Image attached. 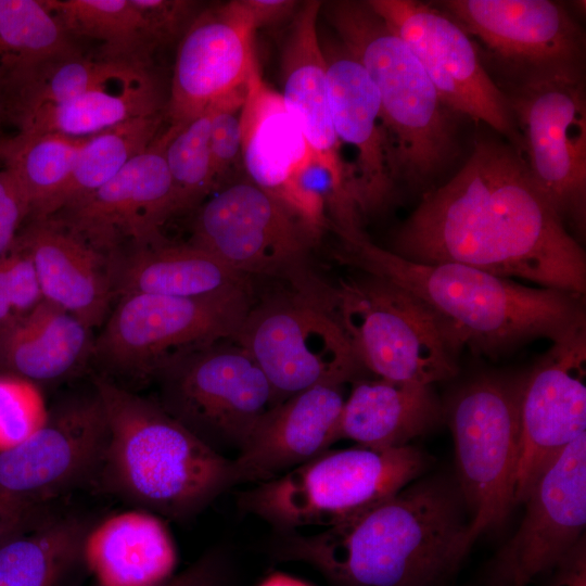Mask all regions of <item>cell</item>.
Segmentation results:
<instances>
[{
    "label": "cell",
    "mask_w": 586,
    "mask_h": 586,
    "mask_svg": "<svg viewBox=\"0 0 586 586\" xmlns=\"http://www.w3.org/2000/svg\"><path fill=\"white\" fill-rule=\"evenodd\" d=\"M91 332L73 314L42 301L0 336V364L36 384L64 380L92 356Z\"/></svg>",
    "instance_id": "29"
},
{
    "label": "cell",
    "mask_w": 586,
    "mask_h": 586,
    "mask_svg": "<svg viewBox=\"0 0 586 586\" xmlns=\"http://www.w3.org/2000/svg\"><path fill=\"white\" fill-rule=\"evenodd\" d=\"M525 378L526 372L479 374L459 388L447 408L471 545L500 526L515 504Z\"/></svg>",
    "instance_id": "9"
},
{
    "label": "cell",
    "mask_w": 586,
    "mask_h": 586,
    "mask_svg": "<svg viewBox=\"0 0 586 586\" xmlns=\"http://www.w3.org/2000/svg\"><path fill=\"white\" fill-rule=\"evenodd\" d=\"M585 375L586 328L552 342L526 372L514 502H524L549 466L586 432Z\"/></svg>",
    "instance_id": "18"
},
{
    "label": "cell",
    "mask_w": 586,
    "mask_h": 586,
    "mask_svg": "<svg viewBox=\"0 0 586 586\" xmlns=\"http://www.w3.org/2000/svg\"><path fill=\"white\" fill-rule=\"evenodd\" d=\"M109 440L103 404L74 397L49 409L44 423L0 450V501L37 511L60 494L98 477Z\"/></svg>",
    "instance_id": "15"
},
{
    "label": "cell",
    "mask_w": 586,
    "mask_h": 586,
    "mask_svg": "<svg viewBox=\"0 0 586 586\" xmlns=\"http://www.w3.org/2000/svg\"><path fill=\"white\" fill-rule=\"evenodd\" d=\"M233 340L265 374L276 405L317 384H345L360 367L333 315L298 294L253 303Z\"/></svg>",
    "instance_id": "12"
},
{
    "label": "cell",
    "mask_w": 586,
    "mask_h": 586,
    "mask_svg": "<svg viewBox=\"0 0 586 586\" xmlns=\"http://www.w3.org/2000/svg\"><path fill=\"white\" fill-rule=\"evenodd\" d=\"M107 420L104 489L157 517L187 521L235 485L232 458L193 435L156 400L93 375Z\"/></svg>",
    "instance_id": "4"
},
{
    "label": "cell",
    "mask_w": 586,
    "mask_h": 586,
    "mask_svg": "<svg viewBox=\"0 0 586 586\" xmlns=\"http://www.w3.org/2000/svg\"><path fill=\"white\" fill-rule=\"evenodd\" d=\"M313 154L280 93L257 72L242 111V160L247 179L283 204L297 173Z\"/></svg>",
    "instance_id": "28"
},
{
    "label": "cell",
    "mask_w": 586,
    "mask_h": 586,
    "mask_svg": "<svg viewBox=\"0 0 586 586\" xmlns=\"http://www.w3.org/2000/svg\"><path fill=\"white\" fill-rule=\"evenodd\" d=\"M549 572L547 586H586L585 537Z\"/></svg>",
    "instance_id": "44"
},
{
    "label": "cell",
    "mask_w": 586,
    "mask_h": 586,
    "mask_svg": "<svg viewBox=\"0 0 586 586\" xmlns=\"http://www.w3.org/2000/svg\"><path fill=\"white\" fill-rule=\"evenodd\" d=\"M255 26L240 0L203 9L191 23L176 53L168 125H179L244 89L258 72Z\"/></svg>",
    "instance_id": "20"
},
{
    "label": "cell",
    "mask_w": 586,
    "mask_h": 586,
    "mask_svg": "<svg viewBox=\"0 0 586 586\" xmlns=\"http://www.w3.org/2000/svg\"><path fill=\"white\" fill-rule=\"evenodd\" d=\"M430 462L425 453L411 445L385 450L364 446L328 449L240 492L237 502L276 533L310 525L329 527L397 493Z\"/></svg>",
    "instance_id": "6"
},
{
    "label": "cell",
    "mask_w": 586,
    "mask_h": 586,
    "mask_svg": "<svg viewBox=\"0 0 586 586\" xmlns=\"http://www.w3.org/2000/svg\"><path fill=\"white\" fill-rule=\"evenodd\" d=\"M165 129L109 182L46 217L65 227L109 258L162 238L174 215Z\"/></svg>",
    "instance_id": "19"
},
{
    "label": "cell",
    "mask_w": 586,
    "mask_h": 586,
    "mask_svg": "<svg viewBox=\"0 0 586 586\" xmlns=\"http://www.w3.org/2000/svg\"><path fill=\"white\" fill-rule=\"evenodd\" d=\"M343 383H321L271 407L243 450L232 458L234 482L276 479L327 451L340 440Z\"/></svg>",
    "instance_id": "22"
},
{
    "label": "cell",
    "mask_w": 586,
    "mask_h": 586,
    "mask_svg": "<svg viewBox=\"0 0 586 586\" xmlns=\"http://www.w3.org/2000/svg\"><path fill=\"white\" fill-rule=\"evenodd\" d=\"M443 415L431 385L357 381L345 398L339 436L372 449L399 448L433 429Z\"/></svg>",
    "instance_id": "26"
},
{
    "label": "cell",
    "mask_w": 586,
    "mask_h": 586,
    "mask_svg": "<svg viewBox=\"0 0 586 586\" xmlns=\"http://www.w3.org/2000/svg\"><path fill=\"white\" fill-rule=\"evenodd\" d=\"M524 502L520 527L491 565L488 586H527L584 537L586 432L549 466Z\"/></svg>",
    "instance_id": "17"
},
{
    "label": "cell",
    "mask_w": 586,
    "mask_h": 586,
    "mask_svg": "<svg viewBox=\"0 0 586 586\" xmlns=\"http://www.w3.org/2000/svg\"><path fill=\"white\" fill-rule=\"evenodd\" d=\"M166 112L133 118L87 137L65 190L51 213L89 195L115 177L162 132ZM50 215V216H51Z\"/></svg>",
    "instance_id": "35"
},
{
    "label": "cell",
    "mask_w": 586,
    "mask_h": 586,
    "mask_svg": "<svg viewBox=\"0 0 586 586\" xmlns=\"http://www.w3.org/2000/svg\"><path fill=\"white\" fill-rule=\"evenodd\" d=\"M321 47L334 131L340 143L356 152L349 191L362 219L383 211L395 190L380 98L366 69L339 39Z\"/></svg>",
    "instance_id": "21"
},
{
    "label": "cell",
    "mask_w": 586,
    "mask_h": 586,
    "mask_svg": "<svg viewBox=\"0 0 586 586\" xmlns=\"http://www.w3.org/2000/svg\"><path fill=\"white\" fill-rule=\"evenodd\" d=\"M361 275L333 288L330 310L359 365L395 382L432 385L454 378L461 349L437 318L404 289Z\"/></svg>",
    "instance_id": "7"
},
{
    "label": "cell",
    "mask_w": 586,
    "mask_h": 586,
    "mask_svg": "<svg viewBox=\"0 0 586 586\" xmlns=\"http://www.w3.org/2000/svg\"><path fill=\"white\" fill-rule=\"evenodd\" d=\"M189 242L239 273L283 279L296 294L330 308L332 286L310 266L316 240L277 198L247 178L229 182L200 206Z\"/></svg>",
    "instance_id": "8"
},
{
    "label": "cell",
    "mask_w": 586,
    "mask_h": 586,
    "mask_svg": "<svg viewBox=\"0 0 586 586\" xmlns=\"http://www.w3.org/2000/svg\"><path fill=\"white\" fill-rule=\"evenodd\" d=\"M468 517L458 484L431 476L319 533H276L272 555L335 586H438L472 546Z\"/></svg>",
    "instance_id": "2"
},
{
    "label": "cell",
    "mask_w": 586,
    "mask_h": 586,
    "mask_svg": "<svg viewBox=\"0 0 586 586\" xmlns=\"http://www.w3.org/2000/svg\"><path fill=\"white\" fill-rule=\"evenodd\" d=\"M43 301L29 255L15 241L0 258V336Z\"/></svg>",
    "instance_id": "39"
},
{
    "label": "cell",
    "mask_w": 586,
    "mask_h": 586,
    "mask_svg": "<svg viewBox=\"0 0 586 586\" xmlns=\"http://www.w3.org/2000/svg\"><path fill=\"white\" fill-rule=\"evenodd\" d=\"M151 72V62L95 56L76 51L51 58L29 72L0 99V109L17 126L37 110L74 99L89 90Z\"/></svg>",
    "instance_id": "32"
},
{
    "label": "cell",
    "mask_w": 586,
    "mask_h": 586,
    "mask_svg": "<svg viewBox=\"0 0 586 586\" xmlns=\"http://www.w3.org/2000/svg\"><path fill=\"white\" fill-rule=\"evenodd\" d=\"M217 103L186 123L165 128L164 154L173 184L174 215L195 207L215 190L209 131Z\"/></svg>",
    "instance_id": "37"
},
{
    "label": "cell",
    "mask_w": 586,
    "mask_h": 586,
    "mask_svg": "<svg viewBox=\"0 0 586 586\" xmlns=\"http://www.w3.org/2000/svg\"><path fill=\"white\" fill-rule=\"evenodd\" d=\"M87 138L56 132L18 131L0 143L4 165L28 206L29 218L49 217L71 179L78 152Z\"/></svg>",
    "instance_id": "33"
},
{
    "label": "cell",
    "mask_w": 586,
    "mask_h": 586,
    "mask_svg": "<svg viewBox=\"0 0 586 586\" xmlns=\"http://www.w3.org/2000/svg\"><path fill=\"white\" fill-rule=\"evenodd\" d=\"M162 112H166V103L150 72L43 106L25 118L18 128L20 131L87 138L130 119Z\"/></svg>",
    "instance_id": "31"
},
{
    "label": "cell",
    "mask_w": 586,
    "mask_h": 586,
    "mask_svg": "<svg viewBox=\"0 0 586 586\" xmlns=\"http://www.w3.org/2000/svg\"><path fill=\"white\" fill-rule=\"evenodd\" d=\"M48 413L38 384L10 372L0 373V450L30 436Z\"/></svg>",
    "instance_id": "38"
},
{
    "label": "cell",
    "mask_w": 586,
    "mask_h": 586,
    "mask_svg": "<svg viewBox=\"0 0 586 586\" xmlns=\"http://www.w3.org/2000/svg\"><path fill=\"white\" fill-rule=\"evenodd\" d=\"M115 300L128 294L199 298L252 291L247 276L191 244L160 238L110 258Z\"/></svg>",
    "instance_id": "25"
},
{
    "label": "cell",
    "mask_w": 586,
    "mask_h": 586,
    "mask_svg": "<svg viewBox=\"0 0 586 586\" xmlns=\"http://www.w3.org/2000/svg\"><path fill=\"white\" fill-rule=\"evenodd\" d=\"M28 216V203L0 151V258L11 250Z\"/></svg>",
    "instance_id": "43"
},
{
    "label": "cell",
    "mask_w": 586,
    "mask_h": 586,
    "mask_svg": "<svg viewBox=\"0 0 586 586\" xmlns=\"http://www.w3.org/2000/svg\"><path fill=\"white\" fill-rule=\"evenodd\" d=\"M155 380L160 405L228 458L243 450L264 415L276 405L265 374L233 339L176 356Z\"/></svg>",
    "instance_id": "10"
},
{
    "label": "cell",
    "mask_w": 586,
    "mask_h": 586,
    "mask_svg": "<svg viewBox=\"0 0 586 586\" xmlns=\"http://www.w3.org/2000/svg\"><path fill=\"white\" fill-rule=\"evenodd\" d=\"M247 87L219 101L212 116L209 152L215 189L229 183L228 178L243 168L242 111Z\"/></svg>",
    "instance_id": "40"
},
{
    "label": "cell",
    "mask_w": 586,
    "mask_h": 586,
    "mask_svg": "<svg viewBox=\"0 0 586 586\" xmlns=\"http://www.w3.org/2000/svg\"><path fill=\"white\" fill-rule=\"evenodd\" d=\"M255 28L293 16L301 2L294 0H240Z\"/></svg>",
    "instance_id": "45"
},
{
    "label": "cell",
    "mask_w": 586,
    "mask_h": 586,
    "mask_svg": "<svg viewBox=\"0 0 586 586\" xmlns=\"http://www.w3.org/2000/svg\"><path fill=\"white\" fill-rule=\"evenodd\" d=\"M139 11L152 44L157 48L181 39L203 10L191 0H131Z\"/></svg>",
    "instance_id": "41"
},
{
    "label": "cell",
    "mask_w": 586,
    "mask_h": 586,
    "mask_svg": "<svg viewBox=\"0 0 586 586\" xmlns=\"http://www.w3.org/2000/svg\"><path fill=\"white\" fill-rule=\"evenodd\" d=\"M321 4L317 0L302 2L292 16L281 55L280 95L314 155L352 200L349 168L341 157L333 127L327 65L317 28Z\"/></svg>",
    "instance_id": "24"
},
{
    "label": "cell",
    "mask_w": 586,
    "mask_h": 586,
    "mask_svg": "<svg viewBox=\"0 0 586 586\" xmlns=\"http://www.w3.org/2000/svg\"><path fill=\"white\" fill-rule=\"evenodd\" d=\"M367 2L409 47L450 112L486 124L522 150L508 97L489 77L473 41L456 21L415 0Z\"/></svg>",
    "instance_id": "13"
},
{
    "label": "cell",
    "mask_w": 586,
    "mask_h": 586,
    "mask_svg": "<svg viewBox=\"0 0 586 586\" xmlns=\"http://www.w3.org/2000/svg\"><path fill=\"white\" fill-rule=\"evenodd\" d=\"M335 234L333 257L340 264L410 293L461 351L498 358L534 339L558 342L586 327L584 295L524 285L458 263L408 260L378 246L362 230Z\"/></svg>",
    "instance_id": "3"
},
{
    "label": "cell",
    "mask_w": 586,
    "mask_h": 586,
    "mask_svg": "<svg viewBox=\"0 0 586 586\" xmlns=\"http://www.w3.org/2000/svg\"><path fill=\"white\" fill-rule=\"evenodd\" d=\"M444 13L528 79L582 80V29L549 0H446Z\"/></svg>",
    "instance_id": "16"
},
{
    "label": "cell",
    "mask_w": 586,
    "mask_h": 586,
    "mask_svg": "<svg viewBox=\"0 0 586 586\" xmlns=\"http://www.w3.org/2000/svg\"><path fill=\"white\" fill-rule=\"evenodd\" d=\"M76 50L43 0H0V98L42 62Z\"/></svg>",
    "instance_id": "34"
},
{
    "label": "cell",
    "mask_w": 586,
    "mask_h": 586,
    "mask_svg": "<svg viewBox=\"0 0 586 586\" xmlns=\"http://www.w3.org/2000/svg\"><path fill=\"white\" fill-rule=\"evenodd\" d=\"M392 253L458 263L584 295L586 256L513 145L479 141L460 170L429 190L395 231Z\"/></svg>",
    "instance_id": "1"
},
{
    "label": "cell",
    "mask_w": 586,
    "mask_h": 586,
    "mask_svg": "<svg viewBox=\"0 0 586 586\" xmlns=\"http://www.w3.org/2000/svg\"><path fill=\"white\" fill-rule=\"evenodd\" d=\"M176 562L160 517L140 509L93 526L86 543L87 568L99 586H155L173 576Z\"/></svg>",
    "instance_id": "27"
},
{
    "label": "cell",
    "mask_w": 586,
    "mask_h": 586,
    "mask_svg": "<svg viewBox=\"0 0 586 586\" xmlns=\"http://www.w3.org/2000/svg\"><path fill=\"white\" fill-rule=\"evenodd\" d=\"M232 561L224 546H214L177 575L155 586H231Z\"/></svg>",
    "instance_id": "42"
},
{
    "label": "cell",
    "mask_w": 586,
    "mask_h": 586,
    "mask_svg": "<svg viewBox=\"0 0 586 586\" xmlns=\"http://www.w3.org/2000/svg\"><path fill=\"white\" fill-rule=\"evenodd\" d=\"M258 586H310L307 583L282 573H275L264 579Z\"/></svg>",
    "instance_id": "47"
},
{
    "label": "cell",
    "mask_w": 586,
    "mask_h": 586,
    "mask_svg": "<svg viewBox=\"0 0 586 586\" xmlns=\"http://www.w3.org/2000/svg\"><path fill=\"white\" fill-rule=\"evenodd\" d=\"M252 305V291L199 298L123 295L94 339L92 356L111 374L155 379L176 356L234 339Z\"/></svg>",
    "instance_id": "11"
},
{
    "label": "cell",
    "mask_w": 586,
    "mask_h": 586,
    "mask_svg": "<svg viewBox=\"0 0 586 586\" xmlns=\"http://www.w3.org/2000/svg\"><path fill=\"white\" fill-rule=\"evenodd\" d=\"M65 31L101 42L100 53L151 62L155 50L131 0H43Z\"/></svg>",
    "instance_id": "36"
},
{
    "label": "cell",
    "mask_w": 586,
    "mask_h": 586,
    "mask_svg": "<svg viewBox=\"0 0 586 586\" xmlns=\"http://www.w3.org/2000/svg\"><path fill=\"white\" fill-rule=\"evenodd\" d=\"M509 102L540 193L579 233L586 221V105L582 80H523Z\"/></svg>",
    "instance_id": "14"
},
{
    "label": "cell",
    "mask_w": 586,
    "mask_h": 586,
    "mask_svg": "<svg viewBox=\"0 0 586 586\" xmlns=\"http://www.w3.org/2000/svg\"><path fill=\"white\" fill-rule=\"evenodd\" d=\"M91 521L46 514L0 546V586H78Z\"/></svg>",
    "instance_id": "30"
},
{
    "label": "cell",
    "mask_w": 586,
    "mask_h": 586,
    "mask_svg": "<svg viewBox=\"0 0 586 586\" xmlns=\"http://www.w3.org/2000/svg\"><path fill=\"white\" fill-rule=\"evenodd\" d=\"M44 515L41 510H24L0 501V546Z\"/></svg>",
    "instance_id": "46"
},
{
    "label": "cell",
    "mask_w": 586,
    "mask_h": 586,
    "mask_svg": "<svg viewBox=\"0 0 586 586\" xmlns=\"http://www.w3.org/2000/svg\"><path fill=\"white\" fill-rule=\"evenodd\" d=\"M15 243L30 257L43 301L90 329L105 321L115 300L110 258L50 218H29Z\"/></svg>",
    "instance_id": "23"
},
{
    "label": "cell",
    "mask_w": 586,
    "mask_h": 586,
    "mask_svg": "<svg viewBox=\"0 0 586 586\" xmlns=\"http://www.w3.org/2000/svg\"><path fill=\"white\" fill-rule=\"evenodd\" d=\"M321 10L377 88L395 180L424 187L456 153L450 111L409 47L367 1L322 2Z\"/></svg>",
    "instance_id": "5"
}]
</instances>
